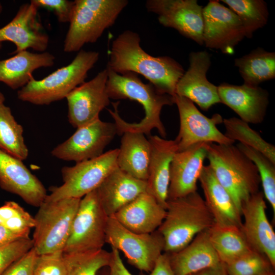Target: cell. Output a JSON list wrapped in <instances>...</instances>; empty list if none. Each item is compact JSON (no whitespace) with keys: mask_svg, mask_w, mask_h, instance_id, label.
Here are the masks:
<instances>
[{"mask_svg":"<svg viewBox=\"0 0 275 275\" xmlns=\"http://www.w3.org/2000/svg\"><path fill=\"white\" fill-rule=\"evenodd\" d=\"M139 35L126 30L112 42L107 68L117 73L141 74L160 93L175 95L177 82L184 74L183 67L168 56L153 57L140 45Z\"/></svg>","mask_w":275,"mask_h":275,"instance_id":"obj_1","label":"cell"},{"mask_svg":"<svg viewBox=\"0 0 275 275\" xmlns=\"http://www.w3.org/2000/svg\"><path fill=\"white\" fill-rule=\"evenodd\" d=\"M106 68V91L110 99L136 101L142 105L145 112V116L140 122H128L120 116L118 109L119 101L112 103L114 109L108 111L115 121L118 134L134 131L149 135L153 129H156L161 137L166 138L167 132L160 114L163 106L174 104L173 97L159 92L150 82H143L135 73L119 74Z\"/></svg>","mask_w":275,"mask_h":275,"instance_id":"obj_2","label":"cell"},{"mask_svg":"<svg viewBox=\"0 0 275 275\" xmlns=\"http://www.w3.org/2000/svg\"><path fill=\"white\" fill-rule=\"evenodd\" d=\"M206 158L216 179L241 213L242 205L259 191L261 181L256 165L233 144H210Z\"/></svg>","mask_w":275,"mask_h":275,"instance_id":"obj_3","label":"cell"},{"mask_svg":"<svg viewBox=\"0 0 275 275\" xmlns=\"http://www.w3.org/2000/svg\"><path fill=\"white\" fill-rule=\"evenodd\" d=\"M214 224L211 212L197 191L184 197L168 200L166 216L157 230L164 240V252L181 250Z\"/></svg>","mask_w":275,"mask_h":275,"instance_id":"obj_4","label":"cell"},{"mask_svg":"<svg viewBox=\"0 0 275 275\" xmlns=\"http://www.w3.org/2000/svg\"><path fill=\"white\" fill-rule=\"evenodd\" d=\"M95 51L80 50L68 65L40 80L32 79L18 91V98L33 104L48 105L66 97L85 82L88 73L99 59Z\"/></svg>","mask_w":275,"mask_h":275,"instance_id":"obj_5","label":"cell"},{"mask_svg":"<svg viewBox=\"0 0 275 275\" xmlns=\"http://www.w3.org/2000/svg\"><path fill=\"white\" fill-rule=\"evenodd\" d=\"M128 3L127 0H75L64 51H79L87 43L96 42L112 26Z\"/></svg>","mask_w":275,"mask_h":275,"instance_id":"obj_6","label":"cell"},{"mask_svg":"<svg viewBox=\"0 0 275 275\" xmlns=\"http://www.w3.org/2000/svg\"><path fill=\"white\" fill-rule=\"evenodd\" d=\"M80 200H45L38 207L32 238L38 255L63 250Z\"/></svg>","mask_w":275,"mask_h":275,"instance_id":"obj_7","label":"cell"},{"mask_svg":"<svg viewBox=\"0 0 275 275\" xmlns=\"http://www.w3.org/2000/svg\"><path fill=\"white\" fill-rule=\"evenodd\" d=\"M119 149L108 151L101 155L77 162L61 170L63 183L51 186L45 201H56L65 198L81 199L95 190L115 169L118 168Z\"/></svg>","mask_w":275,"mask_h":275,"instance_id":"obj_8","label":"cell"},{"mask_svg":"<svg viewBox=\"0 0 275 275\" xmlns=\"http://www.w3.org/2000/svg\"><path fill=\"white\" fill-rule=\"evenodd\" d=\"M105 243L121 251L128 262L142 271L150 272L164 252V240L156 230L138 233L122 225L113 216L108 217Z\"/></svg>","mask_w":275,"mask_h":275,"instance_id":"obj_9","label":"cell"},{"mask_svg":"<svg viewBox=\"0 0 275 275\" xmlns=\"http://www.w3.org/2000/svg\"><path fill=\"white\" fill-rule=\"evenodd\" d=\"M108 217L99 203L95 190L82 197L63 253H80L102 249L105 243Z\"/></svg>","mask_w":275,"mask_h":275,"instance_id":"obj_10","label":"cell"},{"mask_svg":"<svg viewBox=\"0 0 275 275\" xmlns=\"http://www.w3.org/2000/svg\"><path fill=\"white\" fill-rule=\"evenodd\" d=\"M174 104L178 110L180 128L176 138L178 151L201 142L230 145L235 142L221 132L217 125L223 123V119L218 114L208 118L202 114L194 103L188 98L175 94Z\"/></svg>","mask_w":275,"mask_h":275,"instance_id":"obj_11","label":"cell"},{"mask_svg":"<svg viewBox=\"0 0 275 275\" xmlns=\"http://www.w3.org/2000/svg\"><path fill=\"white\" fill-rule=\"evenodd\" d=\"M118 134L115 123L99 119L76 128L67 140L51 152L54 157L77 162L93 159L104 153V150Z\"/></svg>","mask_w":275,"mask_h":275,"instance_id":"obj_12","label":"cell"},{"mask_svg":"<svg viewBox=\"0 0 275 275\" xmlns=\"http://www.w3.org/2000/svg\"><path fill=\"white\" fill-rule=\"evenodd\" d=\"M219 1H210L203 9V43L207 47L232 54L245 37L238 16Z\"/></svg>","mask_w":275,"mask_h":275,"instance_id":"obj_13","label":"cell"},{"mask_svg":"<svg viewBox=\"0 0 275 275\" xmlns=\"http://www.w3.org/2000/svg\"><path fill=\"white\" fill-rule=\"evenodd\" d=\"M145 6L157 15L163 26L176 30L199 45L204 44L203 8L197 0H148Z\"/></svg>","mask_w":275,"mask_h":275,"instance_id":"obj_14","label":"cell"},{"mask_svg":"<svg viewBox=\"0 0 275 275\" xmlns=\"http://www.w3.org/2000/svg\"><path fill=\"white\" fill-rule=\"evenodd\" d=\"M107 78L106 68L66 97L68 119L73 127L77 128L99 119L100 113L109 105L110 98L106 91Z\"/></svg>","mask_w":275,"mask_h":275,"instance_id":"obj_15","label":"cell"},{"mask_svg":"<svg viewBox=\"0 0 275 275\" xmlns=\"http://www.w3.org/2000/svg\"><path fill=\"white\" fill-rule=\"evenodd\" d=\"M262 192L253 195L242 206L241 230L251 248L275 267V233L266 214Z\"/></svg>","mask_w":275,"mask_h":275,"instance_id":"obj_16","label":"cell"},{"mask_svg":"<svg viewBox=\"0 0 275 275\" xmlns=\"http://www.w3.org/2000/svg\"><path fill=\"white\" fill-rule=\"evenodd\" d=\"M38 9L31 1L20 6L12 20L0 29V43L6 41L14 43L16 48L14 54L28 48L45 52L49 37L38 18Z\"/></svg>","mask_w":275,"mask_h":275,"instance_id":"obj_17","label":"cell"},{"mask_svg":"<svg viewBox=\"0 0 275 275\" xmlns=\"http://www.w3.org/2000/svg\"><path fill=\"white\" fill-rule=\"evenodd\" d=\"M189 60V67L177 82L175 94L188 98L204 111L222 103L217 87L206 78L211 65L209 53L206 50L192 52Z\"/></svg>","mask_w":275,"mask_h":275,"instance_id":"obj_18","label":"cell"},{"mask_svg":"<svg viewBox=\"0 0 275 275\" xmlns=\"http://www.w3.org/2000/svg\"><path fill=\"white\" fill-rule=\"evenodd\" d=\"M210 144L199 143L175 154L170 167L168 200L184 197L197 191V182Z\"/></svg>","mask_w":275,"mask_h":275,"instance_id":"obj_19","label":"cell"},{"mask_svg":"<svg viewBox=\"0 0 275 275\" xmlns=\"http://www.w3.org/2000/svg\"><path fill=\"white\" fill-rule=\"evenodd\" d=\"M0 187L36 207L41 205L47 196L43 184L22 160L1 150Z\"/></svg>","mask_w":275,"mask_h":275,"instance_id":"obj_20","label":"cell"},{"mask_svg":"<svg viewBox=\"0 0 275 275\" xmlns=\"http://www.w3.org/2000/svg\"><path fill=\"white\" fill-rule=\"evenodd\" d=\"M222 103L228 106L248 123L259 124L265 118L269 93L259 86L223 83L217 87Z\"/></svg>","mask_w":275,"mask_h":275,"instance_id":"obj_21","label":"cell"},{"mask_svg":"<svg viewBox=\"0 0 275 275\" xmlns=\"http://www.w3.org/2000/svg\"><path fill=\"white\" fill-rule=\"evenodd\" d=\"M151 155L148 168L147 191L166 209L170 183L172 160L178 148L175 140L150 135Z\"/></svg>","mask_w":275,"mask_h":275,"instance_id":"obj_22","label":"cell"},{"mask_svg":"<svg viewBox=\"0 0 275 275\" xmlns=\"http://www.w3.org/2000/svg\"><path fill=\"white\" fill-rule=\"evenodd\" d=\"M95 190L102 209L109 217L140 195L147 191V182L135 178L117 168Z\"/></svg>","mask_w":275,"mask_h":275,"instance_id":"obj_23","label":"cell"},{"mask_svg":"<svg viewBox=\"0 0 275 275\" xmlns=\"http://www.w3.org/2000/svg\"><path fill=\"white\" fill-rule=\"evenodd\" d=\"M166 209L150 194L145 191L114 215L122 225L138 233H151L164 218Z\"/></svg>","mask_w":275,"mask_h":275,"instance_id":"obj_24","label":"cell"},{"mask_svg":"<svg viewBox=\"0 0 275 275\" xmlns=\"http://www.w3.org/2000/svg\"><path fill=\"white\" fill-rule=\"evenodd\" d=\"M205 202L214 223L241 228V213L228 191L219 183L209 165L204 166L199 178Z\"/></svg>","mask_w":275,"mask_h":275,"instance_id":"obj_25","label":"cell"},{"mask_svg":"<svg viewBox=\"0 0 275 275\" xmlns=\"http://www.w3.org/2000/svg\"><path fill=\"white\" fill-rule=\"evenodd\" d=\"M208 230L198 234L181 250L168 253L175 275H190L223 263L211 244Z\"/></svg>","mask_w":275,"mask_h":275,"instance_id":"obj_26","label":"cell"},{"mask_svg":"<svg viewBox=\"0 0 275 275\" xmlns=\"http://www.w3.org/2000/svg\"><path fill=\"white\" fill-rule=\"evenodd\" d=\"M54 56L48 52L33 53L24 50L0 60V81L10 88L21 89L33 79V72L54 64Z\"/></svg>","mask_w":275,"mask_h":275,"instance_id":"obj_27","label":"cell"},{"mask_svg":"<svg viewBox=\"0 0 275 275\" xmlns=\"http://www.w3.org/2000/svg\"><path fill=\"white\" fill-rule=\"evenodd\" d=\"M122 135L118 168L135 178L147 181L151 155L149 140L141 132L125 131Z\"/></svg>","mask_w":275,"mask_h":275,"instance_id":"obj_28","label":"cell"},{"mask_svg":"<svg viewBox=\"0 0 275 275\" xmlns=\"http://www.w3.org/2000/svg\"><path fill=\"white\" fill-rule=\"evenodd\" d=\"M210 241L224 264L253 251L240 227L214 224L208 230Z\"/></svg>","mask_w":275,"mask_h":275,"instance_id":"obj_29","label":"cell"},{"mask_svg":"<svg viewBox=\"0 0 275 275\" xmlns=\"http://www.w3.org/2000/svg\"><path fill=\"white\" fill-rule=\"evenodd\" d=\"M235 65L244 80L252 86L274 78L275 53L258 47L240 58L235 59Z\"/></svg>","mask_w":275,"mask_h":275,"instance_id":"obj_30","label":"cell"},{"mask_svg":"<svg viewBox=\"0 0 275 275\" xmlns=\"http://www.w3.org/2000/svg\"><path fill=\"white\" fill-rule=\"evenodd\" d=\"M23 129L12 115L11 108L0 104V150L21 160L29 150L23 136Z\"/></svg>","mask_w":275,"mask_h":275,"instance_id":"obj_31","label":"cell"},{"mask_svg":"<svg viewBox=\"0 0 275 275\" xmlns=\"http://www.w3.org/2000/svg\"><path fill=\"white\" fill-rule=\"evenodd\" d=\"M223 123L227 138L261 152L275 164L274 146L265 141L249 123L236 117L224 119Z\"/></svg>","mask_w":275,"mask_h":275,"instance_id":"obj_32","label":"cell"},{"mask_svg":"<svg viewBox=\"0 0 275 275\" xmlns=\"http://www.w3.org/2000/svg\"><path fill=\"white\" fill-rule=\"evenodd\" d=\"M239 18L245 37L251 38L253 33L264 26L269 13L266 2L263 0H222Z\"/></svg>","mask_w":275,"mask_h":275,"instance_id":"obj_33","label":"cell"},{"mask_svg":"<svg viewBox=\"0 0 275 275\" xmlns=\"http://www.w3.org/2000/svg\"><path fill=\"white\" fill-rule=\"evenodd\" d=\"M110 256V252L103 249L86 253H64L67 275H98L101 269L108 266Z\"/></svg>","mask_w":275,"mask_h":275,"instance_id":"obj_34","label":"cell"},{"mask_svg":"<svg viewBox=\"0 0 275 275\" xmlns=\"http://www.w3.org/2000/svg\"><path fill=\"white\" fill-rule=\"evenodd\" d=\"M236 146L256 165L263 188L264 198L275 215V164L261 152L238 143Z\"/></svg>","mask_w":275,"mask_h":275,"instance_id":"obj_35","label":"cell"},{"mask_svg":"<svg viewBox=\"0 0 275 275\" xmlns=\"http://www.w3.org/2000/svg\"><path fill=\"white\" fill-rule=\"evenodd\" d=\"M0 224L25 238H29L35 221L29 212L14 201H7L0 206Z\"/></svg>","mask_w":275,"mask_h":275,"instance_id":"obj_36","label":"cell"},{"mask_svg":"<svg viewBox=\"0 0 275 275\" xmlns=\"http://www.w3.org/2000/svg\"><path fill=\"white\" fill-rule=\"evenodd\" d=\"M227 275H259L270 272L267 258L253 250L224 264Z\"/></svg>","mask_w":275,"mask_h":275,"instance_id":"obj_37","label":"cell"},{"mask_svg":"<svg viewBox=\"0 0 275 275\" xmlns=\"http://www.w3.org/2000/svg\"><path fill=\"white\" fill-rule=\"evenodd\" d=\"M34 275H67L63 251L37 255Z\"/></svg>","mask_w":275,"mask_h":275,"instance_id":"obj_38","label":"cell"},{"mask_svg":"<svg viewBox=\"0 0 275 275\" xmlns=\"http://www.w3.org/2000/svg\"><path fill=\"white\" fill-rule=\"evenodd\" d=\"M33 248L30 237L17 240L0 248V275L14 262Z\"/></svg>","mask_w":275,"mask_h":275,"instance_id":"obj_39","label":"cell"},{"mask_svg":"<svg viewBox=\"0 0 275 275\" xmlns=\"http://www.w3.org/2000/svg\"><path fill=\"white\" fill-rule=\"evenodd\" d=\"M38 8L52 11L59 22H70L74 6V1L68 0H31Z\"/></svg>","mask_w":275,"mask_h":275,"instance_id":"obj_40","label":"cell"},{"mask_svg":"<svg viewBox=\"0 0 275 275\" xmlns=\"http://www.w3.org/2000/svg\"><path fill=\"white\" fill-rule=\"evenodd\" d=\"M37 254L33 248L12 263L2 275H34L35 261Z\"/></svg>","mask_w":275,"mask_h":275,"instance_id":"obj_41","label":"cell"},{"mask_svg":"<svg viewBox=\"0 0 275 275\" xmlns=\"http://www.w3.org/2000/svg\"><path fill=\"white\" fill-rule=\"evenodd\" d=\"M110 253L109 275H133L125 266L118 250L112 247Z\"/></svg>","mask_w":275,"mask_h":275,"instance_id":"obj_42","label":"cell"},{"mask_svg":"<svg viewBox=\"0 0 275 275\" xmlns=\"http://www.w3.org/2000/svg\"><path fill=\"white\" fill-rule=\"evenodd\" d=\"M149 275H175L171 265L168 253H163L157 259Z\"/></svg>","mask_w":275,"mask_h":275,"instance_id":"obj_43","label":"cell"},{"mask_svg":"<svg viewBox=\"0 0 275 275\" xmlns=\"http://www.w3.org/2000/svg\"><path fill=\"white\" fill-rule=\"evenodd\" d=\"M24 238H28L16 234L0 224V248Z\"/></svg>","mask_w":275,"mask_h":275,"instance_id":"obj_44","label":"cell"},{"mask_svg":"<svg viewBox=\"0 0 275 275\" xmlns=\"http://www.w3.org/2000/svg\"><path fill=\"white\" fill-rule=\"evenodd\" d=\"M190 275H227L225 265L223 263L220 264L209 267Z\"/></svg>","mask_w":275,"mask_h":275,"instance_id":"obj_45","label":"cell"},{"mask_svg":"<svg viewBox=\"0 0 275 275\" xmlns=\"http://www.w3.org/2000/svg\"><path fill=\"white\" fill-rule=\"evenodd\" d=\"M5 100L4 95L0 92V104L4 103Z\"/></svg>","mask_w":275,"mask_h":275,"instance_id":"obj_46","label":"cell"},{"mask_svg":"<svg viewBox=\"0 0 275 275\" xmlns=\"http://www.w3.org/2000/svg\"><path fill=\"white\" fill-rule=\"evenodd\" d=\"M2 10H3V6L1 3L0 2V14H1ZM2 47V43H0V49H1Z\"/></svg>","mask_w":275,"mask_h":275,"instance_id":"obj_47","label":"cell"},{"mask_svg":"<svg viewBox=\"0 0 275 275\" xmlns=\"http://www.w3.org/2000/svg\"><path fill=\"white\" fill-rule=\"evenodd\" d=\"M259 275H273V274L271 272H269V273H265V274H259Z\"/></svg>","mask_w":275,"mask_h":275,"instance_id":"obj_48","label":"cell"},{"mask_svg":"<svg viewBox=\"0 0 275 275\" xmlns=\"http://www.w3.org/2000/svg\"><path fill=\"white\" fill-rule=\"evenodd\" d=\"M108 275H109V274H108Z\"/></svg>","mask_w":275,"mask_h":275,"instance_id":"obj_49","label":"cell"}]
</instances>
